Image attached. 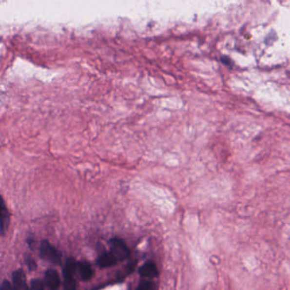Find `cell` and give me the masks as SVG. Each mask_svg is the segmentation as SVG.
Returning a JSON list of instances; mask_svg holds the SVG:
<instances>
[{
	"label": "cell",
	"instance_id": "ba28073f",
	"mask_svg": "<svg viewBox=\"0 0 290 290\" xmlns=\"http://www.w3.org/2000/svg\"><path fill=\"white\" fill-rule=\"evenodd\" d=\"M77 270L79 271L80 277L83 281L90 280L93 276V270L89 262L80 261L77 263Z\"/></svg>",
	"mask_w": 290,
	"mask_h": 290
},
{
	"label": "cell",
	"instance_id": "3957f363",
	"mask_svg": "<svg viewBox=\"0 0 290 290\" xmlns=\"http://www.w3.org/2000/svg\"><path fill=\"white\" fill-rule=\"evenodd\" d=\"M44 282L49 290H58L60 286V278L57 271L55 269L47 270L44 275Z\"/></svg>",
	"mask_w": 290,
	"mask_h": 290
},
{
	"label": "cell",
	"instance_id": "5bb4252c",
	"mask_svg": "<svg viewBox=\"0 0 290 290\" xmlns=\"http://www.w3.org/2000/svg\"><path fill=\"white\" fill-rule=\"evenodd\" d=\"M1 290H14L13 285L9 281L4 280L1 284Z\"/></svg>",
	"mask_w": 290,
	"mask_h": 290
},
{
	"label": "cell",
	"instance_id": "7c38bea8",
	"mask_svg": "<svg viewBox=\"0 0 290 290\" xmlns=\"http://www.w3.org/2000/svg\"><path fill=\"white\" fill-rule=\"evenodd\" d=\"M31 290H43V284L39 279H34L31 283Z\"/></svg>",
	"mask_w": 290,
	"mask_h": 290
},
{
	"label": "cell",
	"instance_id": "277c9868",
	"mask_svg": "<svg viewBox=\"0 0 290 290\" xmlns=\"http://www.w3.org/2000/svg\"><path fill=\"white\" fill-rule=\"evenodd\" d=\"M14 290H28L27 278L25 272L21 269L15 271L12 275Z\"/></svg>",
	"mask_w": 290,
	"mask_h": 290
},
{
	"label": "cell",
	"instance_id": "8992f818",
	"mask_svg": "<svg viewBox=\"0 0 290 290\" xmlns=\"http://www.w3.org/2000/svg\"><path fill=\"white\" fill-rule=\"evenodd\" d=\"M139 273L142 277H155L158 276V271L154 262H147L139 269Z\"/></svg>",
	"mask_w": 290,
	"mask_h": 290
},
{
	"label": "cell",
	"instance_id": "9c48e42d",
	"mask_svg": "<svg viewBox=\"0 0 290 290\" xmlns=\"http://www.w3.org/2000/svg\"><path fill=\"white\" fill-rule=\"evenodd\" d=\"M77 270V263L73 258H70L67 260L63 270L64 278H71L74 277V273Z\"/></svg>",
	"mask_w": 290,
	"mask_h": 290
},
{
	"label": "cell",
	"instance_id": "6da1fadb",
	"mask_svg": "<svg viewBox=\"0 0 290 290\" xmlns=\"http://www.w3.org/2000/svg\"><path fill=\"white\" fill-rule=\"evenodd\" d=\"M39 252H40V256L43 260L56 265H60L61 263L60 252L54 247L49 241L43 240L41 243Z\"/></svg>",
	"mask_w": 290,
	"mask_h": 290
},
{
	"label": "cell",
	"instance_id": "8fae6325",
	"mask_svg": "<svg viewBox=\"0 0 290 290\" xmlns=\"http://www.w3.org/2000/svg\"><path fill=\"white\" fill-rule=\"evenodd\" d=\"M153 289H154V284L152 282L143 281L138 285L136 290H153Z\"/></svg>",
	"mask_w": 290,
	"mask_h": 290
},
{
	"label": "cell",
	"instance_id": "4fadbf2b",
	"mask_svg": "<svg viewBox=\"0 0 290 290\" xmlns=\"http://www.w3.org/2000/svg\"><path fill=\"white\" fill-rule=\"evenodd\" d=\"M26 261H27V267H29L31 271L35 270L36 263H35V260L32 257H27Z\"/></svg>",
	"mask_w": 290,
	"mask_h": 290
},
{
	"label": "cell",
	"instance_id": "7a4b0ae2",
	"mask_svg": "<svg viewBox=\"0 0 290 290\" xmlns=\"http://www.w3.org/2000/svg\"><path fill=\"white\" fill-rule=\"evenodd\" d=\"M111 252L114 253L118 261L126 260L130 256V250L127 247L126 244L124 240L120 238L114 237L109 241Z\"/></svg>",
	"mask_w": 290,
	"mask_h": 290
},
{
	"label": "cell",
	"instance_id": "52a82bcc",
	"mask_svg": "<svg viewBox=\"0 0 290 290\" xmlns=\"http://www.w3.org/2000/svg\"><path fill=\"white\" fill-rule=\"evenodd\" d=\"M9 223H10V214H9L5 204L3 203V201H2L1 207H0V226H1L2 235H3L8 229Z\"/></svg>",
	"mask_w": 290,
	"mask_h": 290
},
{
	"label": "cell",
	"instance_id": "5b68a950",
	"mask_svg": "<svg viewBox=\"0 0 290 290\" xmlns=\"http://www.w3.org/2000/svg\"><path fill=\"white\" fill-rule=\"evenodd\" d=\"M117 261L118 260L117 258L110 251L100 254L97 260V264L100 268H107V267H114V265L117 264Z\"/></svg>",
	"mask_w": 290,
	"mask_h": 290
},
{
	"label": "cell",
	"instance_id": "30bf717a",
	"mask_svg": "<svg viewBox=\"0 0 290 290\" xmlns=\"http://www.w3.org/2000/svg\"><path fill=\"white\" fill-rule=\"evenodd\" d=\"M77 290V282L74 277L64 278L63 290Z\"/></svg>",
	"mask_w": 290,
	"mask_h": 290
}]
</instances>
